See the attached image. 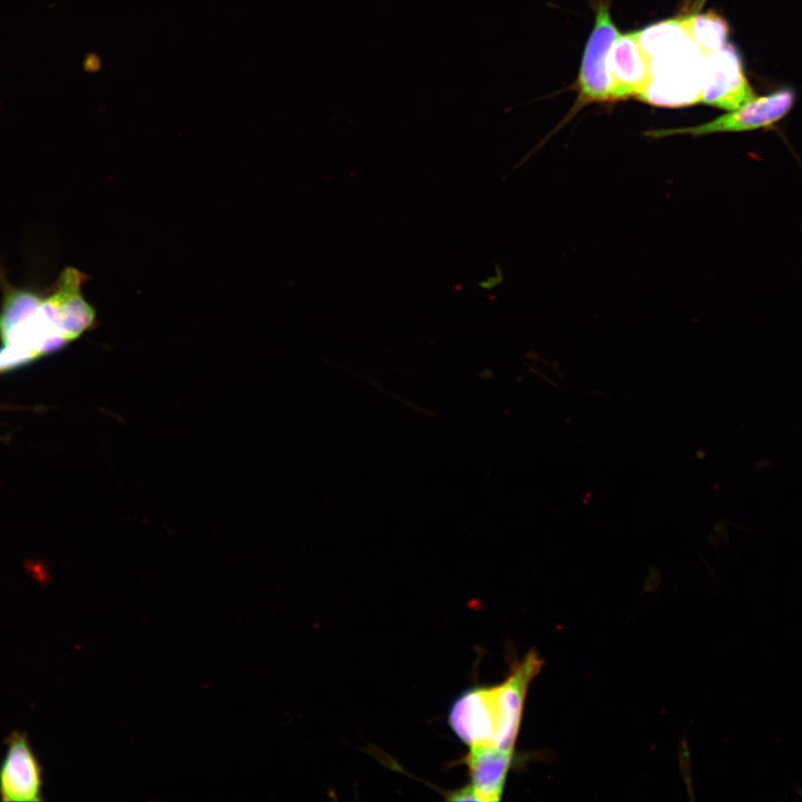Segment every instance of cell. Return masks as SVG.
<instances>
[{"mask_svg": "<svg viewBox=\"0 0 802 802\" xmlns=\"http://www.w3.org/2000/svg\"><path fill=\"white\" fill-rule=\"evenodd\" d=\"M542 662L530 653L510 675L495 686H476L452 703L448 724L469 746L515 750L526 694Z\"/></svg>", "mask_w": 802, "mask_h": 802, "instance_id": "cell-1", "label": "cell"}, {"mask_svg": "<svg viewBox=\"0 0 802 802\" xmlns=\"http://www.w3.org/2000/svg\"><path fill=\"white\" fill-rule=\"evenodd\" d=\"M2 285V344L22 351L35 362L76 340L66 310L51 291L40 295L30 290Z\"/></svg>", "mask_w": 802, "mask_h": 802, "instance_id": "cell-2", "label": "cell"}, {"mask_svg": "<svg viewBox=\"0 0 802 802\" xmlns=\"http://www.w3.org/2000/svg\"><path fill=\"white\" fill-rule=\"evenodd\" d=\"M705 57L688 38L649 59L651 80L636 98L659 107L700 102Z\"/></svg>", "mask_w": 802, "mask_h": 802, "instance_id": "cell-3", "label": "cell"}, {"mask_svg": "<svg viewBox=\"0 0 802 802\" xmlns=\"http://www.w3.org/2000/svg\"><path fill=\"white\" fill-rule=\"evenodd\" d=\"M610 1L596 0L595 23L585 46L575 85L578 96L563 124L587 105L615 101L608 55L619 32L610 16Z\"/></svg>", "mask_w": 802, "mask_h": 802, "instance_id": "cell-4", "label": "cell"}, {"mask_svg": "<svg viewBox=\"0 0 802 802\" xmlns=\"http://www.w3.org/2000/svg\"><path fill=\"white\" fill-rule=\"evenodd\" d=\"M795 95L790 88H781L769 95L755 97L743 106L730 110L724 115L689 127L663 128L646 131L651 138H662L673 135H691L694 137L724 134L743 133L766 128L782 118L791 110Z\"/></svg>", "mask_w": 802, "mask_h": 802, "instance_id": "cell-5", "label": "cell"}, {"mask_svg": "<svg viewBox=\"0 0 802 802\" xmlns=\"http://www.w3.org/2000/svg\"><path fill=\"white\" fill-rule=\"evenodd\" d=\"M755 97L734 46L725 43L705 57L700 102L730 111Z\"/></svg>", "mask_w": 802, "mask_h": 802, "instance_id": "cell-6", "label": "cell"}, {"mask_svg": "<svg viewBox=\"0 0 802 802\" xmlns=\"http://www.w3.org/2000/svg\"><path fill=\"white\" fill-rule=\"evenodd\" d=\"M42 769L27 735L13 732L0 764V799L8 802L42 801Z\"/></svg>", "mask_w": 802, "mask_h": 802, "instance_id": "cell-7", "label": "cell"}, {"mask_svg": "<svg viewBox=\"0 0 802 802\" xmlns=\"http://www.w3.org/2000/svg\"><path fill=\"white\" fill-rule=\"evenodd\" d=\"M615 101L637 97L651 80L649 60L636 31L618 35L608 55Z\"/></svg>", "mask_w": 802, "mask_h": 802, "instance_id": "cell-8", "label": "cell"}, {"mask_svg": "<svg viewBox=\"0 0 802 802\" xmlns=\"http://www.w3.org/2000/svg\"><path fill=\"white\" fill-rule=\"evenodd\" d=\"M515 750L491 746H469L462 757L477 801L496 802L500 800L508 772L512 765Z\"/></svg>", "mask_w": 802, "mask_h": 802, "instance_id": "cell-9", "label": "cell"}, {"mask_svg": "<svg viewBox=\"0 0 802 802\" xmlns=\"http://www.w3.org/2000/svg\"><path fill=\"white\" fill-rule=\"evenodd\" d=\"M683 20L689 39L704 57L727 43L728 25L715 11L687 14L683 17Z\"/></svg>", "mask_w": 802, "mask_h": 802, "instance_id": "cell-10", "label": "cell"}, {"mask_svg": "<svg viewBox=\"0 0 802 802\" xmlns=\"http://www.w3.org/2000/svg\"><path fill=\"white\" fill-rule=\"evenodd\" d=\"M640 47L648 58L686 41L687 35L683 17H676L648 26L636 31Z\"/></svg>", "mask_w": 802, "mask_h": 802, "instance_id": "cell-11", "label": "cell"}]
</instances>
